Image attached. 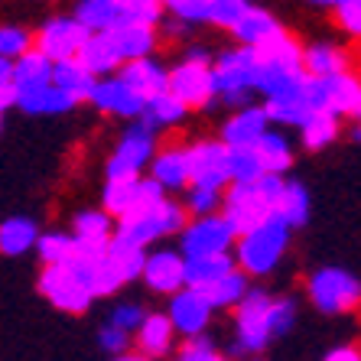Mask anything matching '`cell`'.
I'll return each instance as SVG.
<instances>
[{"label": "cell", "instance_id": "cell-1", "mask_svg": "<svg viewBox=\"0 0 361 361\" xmlns=\"http://www.w3.org/2000/svg\"><path fill=\"white\" fill-rule=\"evenodd\" d=\"M280 192H283L280 176H261L257 183L231 185L225 195V221L235 228V235H247L274 215Z\"/></svg>", "mask_w": 361, "mask_h": 361}, {"label": "cell", "instance_id": "cell-2", "mask_svg": "<svg viewBox=\"0 0 361 361\" xmlns=\"http://www.w3.org/2000/svg\"><path fill=\"white\" fill-rule=\"evenodd\" d=\"M286 241H290V228L277 219V215H270L267 221L241 235V244H238V261L247 274H270V270L277 267L280 254H283Z\"/></svg>", "mask_w": 361, "mask_h": 361}, {"label": "cell", "instance_id": "cell-3", "mask_svg": "<svg viewBox=\"0 0 361 361\" xmlns=\"http://www.w3.org/2000/svg\"><path fill=\"white\" fill-rule=\"evenodd\" d=\"M166 92L183 104V108H199L215 94V78H212V62L205 49H192L183 66L169 72Z\"/></svg>", "mask_w": 361, "mask_h": 361}, {"label": "cell", "instance_id": "cell-4", "mask_svg": "<svg viewBox=\"0 0 361 361\" xmlns=\"http://www.w3.org/2000/svg\"><path fill=\"white\" fill-rule=\"evenodd\" d=\"M310 300L322 312H345L361 300V280L342 267H322L310 280Z\"/></svg>", "mask_w": 361, "mask_h": 361}, {"label": "cell", "instance_id": "cell-5", "mask_svg": "<svg viewBox=\"0 0 361 361\" xmlns=\"http://www.w3.org/2000/svg\"><path fill=\"white\" fill-rule=\"evenodd\" d=\"M212 78H215V92L225 94L228 104H244L247 92L254 88V56L251 49H235L219 56V62L212 66Z\"/></svg>", "mask_w": 361, "mask_h": 361}, {"label": "cell", "instance_id": "cell-6", "mask_svg": "<svg viewBox=\"0 0 361 361\" xmlns=\"http://www.w3.org/2000/svg\"><path fill=\"white\" fill-rule=\"evenodd\" d=\"M153 153V130L147 124H134L124 134V140L118 143L114 157L108 160V183H127L137 179V173L143 169V163L150 160Z\"/></svg>", "mask_w": 361, "mask_h": 361}, {"label": "cell", "instance_id": "cell-7", "mask_svg": "<svg viewBox=\"0 0 361 361\" xmlns=\"http://www.w3.org/2000/svg\"><path fill=\"white\" fill-rule=\"evenodd\" d=\"M270 296L261 290L244 293L238 302V348L241 352H261L270 342Z\"/></svg>", "mask_w": 361, "mask_h": 361}, {"label": "cell", "instance_id": "cell-8", "mask_svg": "<svg viewBox=\"0 0 361 361\" xmlns=\"http://www.w3.org/2000/svg\"><path fill=\"white\" fill-rule=\"evenodd\" d=\"M231 241H235V228L228 225L225 219H219V215L199 219L195 225H189L183 231L185 261H192V257H215V254H225Z\"/></svg>", "mask_w": 361, "mask_h": 361}, {"label": "cell", "instance_id": "cell-9", "mask_svg": "<svg viewBox=\"0 0 361 361\" xmlns=\"http://www.w3.org/2000/svg\"><path fill=\"white\" fill-rule=\"evenodd\" d=\"M185 225V212L179 209L176 202H163L150 215H143V219L130 221V225H121L118 228V238H124L127 244H134V247H143V244L157 241V238L169 235V231H176V228Z\"/></svg>", "mask_w": 361, "mask_h": 361}, {"label": "cell", "instance_id": "cell-10", "mask_svg": "<svg viewBox=\"0 0 361 361\" xmlns=\"http://www.w3.org/2000/svg\"><path fill=\"white\" fill-rule=\"evenodd\" d=\"M88 30H85L78 20H68V17H59V20H49V23L42 26L39 33V49L46 59L56 66V62H68L75 59L78 49L85 46V39H88Z\"/></svg>", "mask_w": 361, "mask_h": 361}, {"label": "cell", "instance_id": "cell-11", "mask_svg": "<svg viewBox=\"0 0 361 361\" xmlns=\"http://www.w3.org/2000/svg\"><path fill=\"white\" fill-rule=\"evenodd\" d=\"M189 183L195 189L219 192L228 183V147L225 143H195L189 150Z\"/></svg>", "mask_w": 361, "mask_h": 361}, {"label": "cell", "instance_id": "cell-12", "mask_svg": "<svg viewBox=\"0 0 361 361\" xmlns=\"http://www.w3.org/2000/svg\"><path fill=\"white\" fill-rule=\"evenodd\" d=\"M39 290L52 306H59L66 312H85L92 302V293L85 290L82 280L68 267H46L39 277Z\"/></svg>", "mask_w": 361, "mask_h": 361}, {"label": "cell", "instance_id": "cell-13", "mask_svg": "<svg viewBox=\"0 0 361 361\" xmlns=\"http://www.w3.org/2000/svg\"><path fill=\"white\" fill-rule=\"evenodd\" d=\"M209 316H212V306L205 302V296L199 290H179L169 302V326L173 332H183L185 338H195L202 336V329L209 326Z\"/></svg>", "mask_w": 361, "mask_h": 361}, {"label": "cell", "instance_id": "cell-14", "mask_svg": "<svg viewBox=\"0 0 361 361\" xmlns=\"http://www.w3.org/2000/svg\"><path fill=\"white\" fill-rule=\"evenodd\" d=\"M143 280L157 293H179V286H185V261L176 251L150 254L143 264Z\"/></svg>", "mask_w": 361, "mask_h": 361}, {"label": "cell", "instance_id": "cell-15", "mask_svg": "<svg viewBox=\"0 0 361 361\" xmlns=\"http://www.w3.org/2000/svg\"><path fill=\"white\" fill-rule=\"evenodd\" d=\"M267 111L264 108H244L225 124V147L228 150H251L254 143L267 134Z\"/></svg>", "mask_w": 361, "mask_h": 361}, {"label": "cell", "instance_id": "cell-16", "mask_svg": "<svg viewBox=\"0 0 361 361\" xmlns=\"http://www.w3.org/2000/svg\"><path fill=\"white\" fill-rule=\"evenodd\" d=\"M92 101L101 111H111V114H121V118H140L147 101L140 94H134L121 78H108V82H98L92 92Z\"/></svg>", "mask_w": 361, "mask_h": 361}, {"label": "cell", "instance_id": "cell-17", "mask_svg": "<svg viewBox=\"0 0 361 361\" xmlns=\"http://www.w3.org/2000/svg\"><path fill=\"white\" fill-rule=\"evenodd\" d=\"M118 78L134 94H140L143 101H153V98H160V94H166V85H169V72H163V68L150 59L127 62Z\"/></svg>", "mask_w": 361, "mask_h": 361}, {"label": "cell", "instance_id": "cell-18", "mask_svg": "<svg viewBox=\"0 0 361 361\" xmlns=\"http://www.w3.org/2000/svg\"><path fill=\"white\" fill-rule=\"evenodd\" d=\"M101 36L114 46V52H118L121 62L147 59V52L153 49V30H147V26H134V23H124V20H118L108 33H101Z\"/></svg>", "mask_w": 361, "mask_h": 361}, {"label": "cell", "instance_id": "cell-19", "mask_svg": "<svg viewBox=\"0 0 361 361\" xmlns=\"http://www.w3.org/2000/svg\"><path fill=\"white\" fill-rule=\"evenodd\" d=\"M13 104L26 114H66L75 101L66 98L59 88L49 85H30V88H13Z\"/></svg>", "mask_w": 361, "mask_h": 361}, {"label": "cell", "instance_id": "cell-20", "mask_svg": "<svg viewBox=\"0 0 361 361\" xmlns=\"http://www.w3.org/2000/svg\"><path fill=\"white\" fill-rule=\"evenodd\" d=\"M254 59L267 62V66H286V68H302V49L296 46V39L283 30H274L264 42L254 46Z\"/></svg>", "mask_w": 361, "mask_h": 361}, {"label": "cell", "instance_id": "cell-21", "mask_svg": "<svg viewBox=\"0 0 361 361\" xmlns=\"http://www.w3.org/2000/svg\"><path fill=\"white\" fill-rule=\"evenodd\" d=\"M345 68H348V59L332 42H316L302 52V72L310 78H336L345 75Z\"/></svg>", "mask_w": 361, "mask_h": 361}, {"label": "cell", "instance_id": "cell-22", "mask_svg": "<svg viewBox=\"0 0 361 361\" xmlns=\"http://www.w3.org/2000/svg\"><path fill=\"white\" fill-rule=\"evenodd\" d=\"M94 85H98V82H94V75H88V72H85L75 59L56 62V66H52V88H59L66 98H72V101L92 98Z\"/></svg>", "mask_w": 361, "mask_h": 361}, {"label": "cell", "instance_id": "cell-23", "mask_svg": "<svg viewBox=\"0 0 361 361\" xmlns=\"http://www.w3.org/2000/svg\"><path fill=\"white\" fill-rule=\"evenodd\" d=\"M235 270L228 254H215V257H192L185 261V290H205L215 280L228 277Z\"/></svg>", "mask_w": 361, "mask_h": 361}, {"label": "cell", "instance_id": "cell-24", "mask_svg": "<svg viewBox=\"0 0 361 361\" xmlns=\"http://www.w3.org/2000/svg\"><path fill=\"white\" fill-rule=\"evenodd\" d=\"M75 62L88 72V75H101V72H114V68L121 66V59H118V52H114V46H111L104 36H88L85 39V46L78 49V56H75Z\"/></svg>", "mask_w": 361, "mask_h": 361}, {"label": "cell", "instance_id": "cell-25", "mask_svg": "<svg viewBox=\"0 0 361 361\" xmlns=\"http://www.w3.org/2000/svg\"><path fill=\"white\" fill-rule=\"evenodd\" d=\"M153 183L160 189H183L189 183V150H166L153 160Z\"/></svg>", "mask_w": 361, "mask_h": 361}, {"label": "cell", "instance_id": "cell-26", "mask_svg": "<svg viewBox=\"0 0 361 361\" xmlns=\"http://www.w3.org/2000/svg\"><path fill=\"white\" fill-rule=\"evenodd\" d=\"M137 338H140V348L147 358H163L169 352V345H173V326H169L166 316L153 312V316H143Z\"/></svg>", "mask_w": 361, "mask_h": 361}, {"label": "cell", "instance_id": "cell-27", "mask_svg": "<svg viewBox=\"0 0 361 361\" xmlns=\"http://www.w3.org/2000/svg\"><path fill=\"white\" fill-rule=\"evenodd\" d=\"M274 30H280L277 20L270 17L267 10H257V7H247V13L231 26V33H235V39L241 42V49H254V46L267 39Z\"/></svg>", "mask_w": 361, "mask_h": 361}, {"label": "cell", "instance_id": "cell-28", "mask_svg": "<svg viewBox=\"0 0 361 361\" xmlns=\"http://www.w3.org/2000/svg\"><path fill=\"white\" fill-rule=\"evenodd\" d=\"M274 215H277L286 228L302 225V221L310 219V195H306V189H302L300 183H283V192H280V199H277Z\"/></svg>", "mask_w": 361, "mask_h": 361}, {"label": "cell", "instance_id": "cell-29", "mask_svg": "<svg viewBox=\"0 0 361 361\" xmlns=\"http://www.w3.org/2000/svg\"><path fill=\"white\" fill-rule=\"evenodd\" d=\"M75 20L92 36H98V33H108L111 26L121 20V13H118V4H114V0H85V4H78Z\"/></svg>", "mask_w": 361, "mask_h": 361}, {"label": "cell", "instance_id": "cell-30", "mask_svg": "<svg viewBox=\"0 0 361 361\" xmlns=\"http://www.w3.org/2000/svg\"><path fill=\"white\" fill-rule=\"evenodd\" d=\"M254 153H257V163H261L264 176H280V173L290 169V163H293L286 140L277 134H264L261 140L254 143Z\"/></svg>", "mask_w": 361, "mask_h": 361}, {"label": "cell", "instance_id": "cell-31", "mask_svg": "<svg viewBox=\"0 0 361 361\" xmlns=\"http://www.w3.org/2000/svg\"><path fill=\"white\" fill-rule=\"evenodd\" d=\"M52 82V62L42 52H26L13 66V88H30V85H49Z\"/></svg>", "mask_w": 361, "mask_h": 361}, {"label": "cell", "instance_id": "cell-32", "mask_svg": "<svg viewBox=\"0 0 361 361\" xmlns=\"http://www.w3.org/2000/svg\"><path fill=\"white\" fill-rule=\"evenodd\" d=\"M36 244V225L30 219H7L0 225V251L17 257Z\"/></svg>", "mask_w": 361, "mask_h": 361}, {"label": "cell", "instance_id": "cell-33", "mask_svg": "<svg viewBox=\"0 0 361 361\" xmlns=\"http://www.w3.org/2000/svg\"><path fill=\"white\" fill-rule=\"evenodd\" d=\"M108 261L121 270V277L124 280H134L143 274V264H147V254L143 247H134V244H127L124 238H111L108 241Z\"/></svg>", "mask_w": 361, "mask_h": 361}, {"label": "cell", "instance_id": "cell-34", "mask_svg": "<svg viewBox=\"0 0 361 361\" xmlns=\"http://www.w3.org/2000/svg\"><path fill=\"white\" fill-rule=\"evenodd\" d=\"M199 293L205 296V302H209L212 310H215V306H235V302H241L244 293H247V280H244L238 270H231L228 277L215 280V283L199 290Z\"/></svg>", "mask_w": 361, "mask_h": 361}, {"label": "cell", "instance_id": "cell-35", "mask_svg": "<svg viewBox=\"0 0 361 361\" xmlns=\"http://www.w3.org/2000/svg\"><path fill=\"white\" fill-rule=\"evenodd\" d=\"M163 189L153 179H143V183H137V189H134V199H130V209L121 215V225H130V221H137V219H143V215H150L157 205H163Z\"/></svg>", "mask_w": 361, "mask_h": 361}, {"label": "cell", "instance_id": "cell-36", "mask_svg": "<svg viewBox=\"0 0 361 361\" xmlns=\"http://www.w3.org/2000/svg\"><path fill=\"white\" fill-rule=\"evenodd\" d=\"M264 176L261 163H257V153L251 150H228V183L231 185H247L257 183Z\"/></svg>", "mask_w": 361, "mask_h": 361}, {"label": "cell", "instance_id": "cell-37", "mask_svg": "<svg viewBox=\"0 0 361 361\" xmlns=\"http://www.w3.org/2000/svg\"><path fill=\"white\" fill-rule=\"evenodd\" d=\"M36 247H39V257L46 261V267H66L75 257V238L68 235H42L36 238Z\"/></svg>", "mask_w": 361, "mask_h": 361}, {"label": "cell", "instance_id": "cell-38", "mask_svg": "<svg viewBox=\"0 0 361 361\" xmlns=\"http://www.w3.org/2000/svg\"><path fill=\"white\" fill-rule=\"evenodd\" d=\"M183 114H185V108L166 92V94H160V98L147 101V108H143V124L153 130V127H160V124H176Z\"/></svg>", "mask_w": 361, "mask_h": 361}, {"label": "cell", "instance_id": "cell-39", "mask_svg": "<svg viewBox=\"0 0 361 361\" xmlns=\"http://www.w3.org/2000/svg\"><path fill=\"white\" fill-rule=\"evenodd\" d=\"M111 231V221L104 212H82L75 219V241H85V244H108Z\"/></svg>", "mask_w": 361, "mask_h": 361}, {"label": "cell", "instance_id": "cell-40", "mask_svg": "<svg viewBox=\"0 0 361 361\" xmlns=\"http://www.w3.org/2000/svg\"><path fill=\"white\" fill-rule=\"evenodd\" d=\"M118 13H121V20H124V23H134V26H147V30H153V23H160L163 7L157 4V0H121Z\"/></svg>", "mask_w": 361, "mask_h": 361}, {"label": "cell", "instance_id": "cell-41", "mask_svg": "<svg viewBox=\"0 0 361 361\" xmlns=\"http://www.w3.org/2000/svg\"><path fill=\"white\" fill-rule=\"evenodd\" d=\"M336 134H338V124L332 114H316V118H310L302 124V143H306L310 150L329 147V143L336 140Z\"/></svg>", "mask_w": 361, "mask_h": 361}, {"label": "cell", "instance_id": "cell-42", "mask_svg": "<svg viewBox=\"0 0 361 361\" xmlns=\"http://www.w3.org/2000/svg\"><path fill=\"white\" fill-rule=\"evenodd\" d=\"M30 52V33L20 26H0V59H13Z\"/></svg>", "mask_w": 361, "mask_h": 361}, {"label": "cell", "instance_id": "cell-43", "mask_svg": "<svg viewBox=\"0 0 361 361\" xmlns=\"http://www.w3.org/2000/svg\"><path fill=\"white\" fill-rule=\"evenodd\" d=\"M140 179H127V183H108V189H104V205H108V212H114V215H124L127 209H130V199H134V189Z\"/></svg>", "mask_w": 361, "mask_h": 361}, {"label": "cell", "instance_id": "cell-44", "mask_svg": "<svg viewBox=\"0 0 361 361\" xmlns=\"http://www.w3.org/2000/svg\"><path fill=\"white\" fill-rule=\"evenodd\" d=\"M247 7H251V4H244V0H212L209 23H219V26H228V30H231V26L247 13Z\"/></svg>", "mask_w": 361, "mask_h": 361}, {"label": "cell", "instance_id": "cell-45", "mask_svg": "<svg viewBox=\"0 0 361 361\" xmlns=\"http://www.w3.org/2000/svg\"><path fill=\"white\" fill-rule=\"evenodd\" d=\"M270 336H283V332H290V326H293L296 319V306L293 300H270Z\"/></svg>", "mask_w": 361, "mask_h": 361}, {"label": "cell", "instance_id": "cell-46", "mask_svg": "<svg viewBox=\"0 0 361 361\" xmlns=\"http://www.w3.org/2000/svg\"><path fill=\"white\" fill-rule=\"evenodd\" d=\"M169 10H173L183 23L185 20H189V23H209L212 0H176V4H169Z\"/></svg>", "mask_w": 361, "mask_h": 361}, {"label": "cell", "instance_id": "cell-47", "mask_svg": "<svg viewBox=\"0 0 361 361\" xmlns=\"http://www.w3.org/2000/svg\"><path fill=\"white\" fill-rule=\"evenodd\" d=\"M179 361H225V358L212 348V342L205 336H195V338H189V342L183 345Z\"/></svg>", "mask_w": 361, "mask_h": 361}, {"label": "cell", "instance_id": "cell-48", "mask_svg": "<svg viewBox=\"0 0 361 361\" xmlns=\"http://www.w3.org/2000/svg\"><path fill=\"white\" fill-rule=\"evenodd\" d=\"M143 322V312L140 306H130V302H124V306H114V312H111V329H121V332H137Z\"/></svg>", "mask_w": 361, "mask_h": 361}, {"label": "cell", "instance_id": "cell-49", "mask_svg": "<svg viewBox=\"0 0 361 361\" xmlns=\"http://www.w3.org/2000/svg\"><path fill=\"white\" fill-rule=\"evenodd\" d=\"M336 17L348 33L361 39V0H342V4H336Z\"/></svg>", "mask_w": 361, "mask_h": 361}, {"label": "cell", "instance_id": "cell-50", "mask_svg": "<svg viewBox=\"0 0 361 361\" xmlns=\"http://www.w3.org/2000/svg\"><path fill=\"white\" fill-rule=\"evenodd\" d=\"M215 205H219V192H212V189H195L192 185V192H189V209L199 212L202 219H209Z\"/></svg>", "mask_w": 361, "mask_h": 361}, {"label": "cell", "instance_id": "cell-51", "mask_svg": "<svg viewBox=\"0 0 361 361\" xmlns=\"http://www.w3.org/2000/svg\"><path fill=\"white\" fill-rule=\"evenodd\" d=\"M13 104V66L7 59H0V108Z\"/></svg>", "mask_w": 361, "mask_h": 361}, {"label": "cell", "instance_id": "cell-52", "mask_svg": "<svg viewBox=\"0 0 361 361\" xmlns=\"http://www.w3.org/2000/svg\"><path fill=\"white\" fill-rule=\"evenodd\" d=\"M101 348H108V352H124L127 348V332L108 326L104 332H101Z\"/></svg>", "mask_w": 361, "mask_h": 361}, {"label": "cell", "instance_id": "cell-53", "mask_svg": "<svg viewBox=\"0 0 361 361\" xmlns=\"http://www.w3.org/2000/svg\"><path fill=\"white\" fill-rule=\"evenodd\" d=\"M326 361H361V352L352 348V345H345V348H336V352H329Z\"/></svg>", "mask_w": 361, "mask_h": 361}, {"label": "cell", "instance_id": "cell-54", "mask_svg": "<svg viewBox=\"0 0 361 361\" xmlns=\"http://www.w3.org/2000/svg\"><path fill=\"white\" fill-rule=\"evenodd\" d=\"M114 361H150V358H143V355H121V358Z\"/></svg>", "mask_w": 361, "mask_h": 361}, {"label": "cell", "instance_id": "cell-55", "mask_svg": "<svg viewBox=\"0 0 361 361\" xmlns=\"http://www.w3.org/2000/svg\"><path fill=\"white\" fill-rule=\"evenodd\" d=\"M355 140H361V124H358V127H355Z\"/></svg>", "mask_w": 361, "mask_h": 361}, {"label": "cell", "instance_id": "cell-56", "mask_svg": "<svg viewBox=\"0 0 361 361\" xmlns=\"http://www.w3.org/2000/svg\"><path fill=\"white\" fill-rule=\"evenodd\" d=\"M355 114H358V118H361V98H358V104H355Z\"/></svg>", "mask_w": 361, "mask_h": 361}, {"label": "cell", "instance_id": "cell-57", "mask_svg": "<svg viewBox=\"0 0 361 361\" xmlns=\"http://www.w3.org/2000/svg\"><path fill=\"white\" fill-rule=\"evenodd\" d=\"M4 111H7V108H0V121H4Z\"/></svg>", "mask_w": 361, "mask_h": 361}]
</instances>
